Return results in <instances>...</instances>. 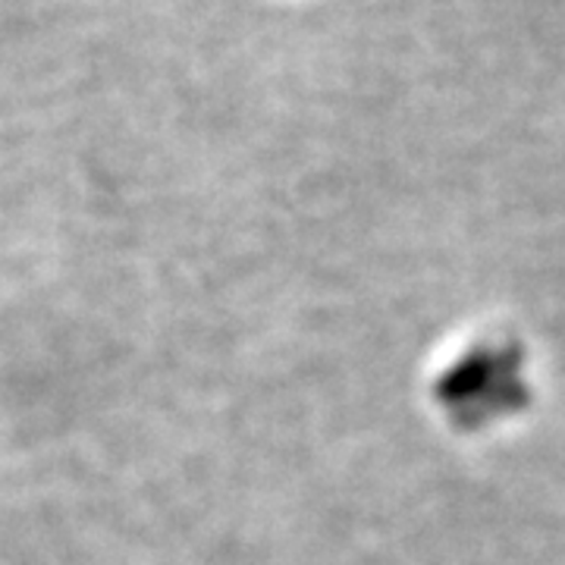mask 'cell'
Masks as SVG:
<instances>
[]
</instances>
